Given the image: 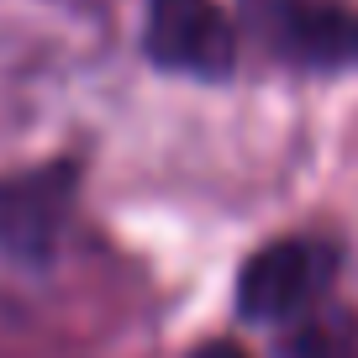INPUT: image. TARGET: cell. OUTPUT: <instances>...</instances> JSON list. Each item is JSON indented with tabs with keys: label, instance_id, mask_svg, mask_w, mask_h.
<instances>
[{
	"label": "cell",
	"instance_id": "cell-1",
	"mask_svg": "<svg viewBox=\"0 0 358 358\" xmlns=\"http://www.w3.org/2000/svg\"><path fill=\"white\" fill-rule=\"evenodd\" d=\"M337 274V253L311 237H285L253 253V264L237 280V306L253 322H301L327 295Z\"/></svg>",
	"mask_w": 358,
	"mask_h": 358
},
{
	"label": "cell",
	"instance_id": "cell-2",
	"mask_svg": "<svg viewBox=\"0 0 358 358\" xmlns=\"http://www.w3.org/2000/svg\"><path fill=\"white\" fill-rule=\"evenodd\" d=\"M148 58L195 79H222L237 64V32L216 0H148Z\"/></svg>",
	"mask_w": 358,
	"mask_h": 358
},
{
	"label": "cell",
	"instance_id": "cell-3",
	"mask_svg": "<svg viewBox=\"0 0 358 358\" xmlns=\"http://www.w3.org/2000/svg\"><path fill=\"white\" fill-rule=\"evenodd\" d=\"M74 185H79L74 164L0 174V248L16 258H43L69 222Z\"/></svg>",
	"mask_w": 358,
	"mask_h": 358
},
{
	"label": "cell",
	"instance_id": "cell-4",
	"mask_svg": "<svg viewBox=\"0 0 358 358\" xmlns=\"http://www.w3.org/2000/svg\"><path fill=\"white\" fill-rule=\"evenodd\" d=\"M258 27L280 53L301 58V64H343L353 58V32L358 16L327 0H253Z\"/></svg>",
	"mask_w": 358,
	"mask_h": 358
},
{
	"label": "cell",
	"instance_id": "cell-5",
	"mask_svg": "<svg viewBox=\"0 0 358 358\" xmlns=\"http://www.w3.org/2000/svg\"><path fill=\"white\" fill-rule=\"evenodd\" d=\"M285 358H358V322L348 311H306L295 322Z\"/></svg>",
	"mask_w": 358,
	"mask_h": 358
},
{
	"label": "cell",
	"instance_id": "cell-6",
	"mask_svg": "<svg viewBox=\"0 0 358 358\" xmlns=\"http://www.w3.org/2000/svg\"><path fill=\"white\" fill-rule=\"evenodd\" d=\"M195 358H248V353H243V348H232V343H206Z\"/></svg>",
	"mask_w": 358,
	"mask_h": 358
},
{
	"label": "cell",
	"instance_id": "cell-7",
	"mask_svg": "<svg viewBox=\"0 0 358 358\" xmlns=\"http://www.w3.org/2000/svg\"><path fill=\"white\" fill-rule=\"evenodd\" d=\"M353 58H358V32H353Z\"/></svg>",
	"mask_w": 358,
	"mask_h": 358
}]
</instances>
